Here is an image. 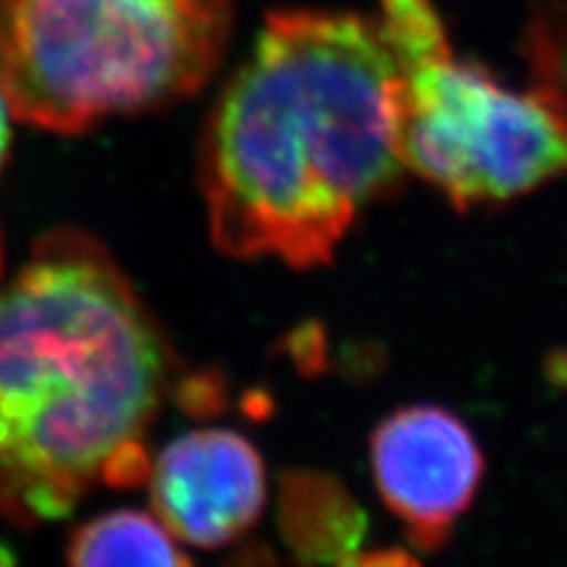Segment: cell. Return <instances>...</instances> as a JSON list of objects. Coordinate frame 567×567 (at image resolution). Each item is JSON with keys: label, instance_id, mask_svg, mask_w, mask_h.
<instances>
[{"label": "cell", "instance_id": "1", "mask_svg": "<svg viewBox=\"0 0 567 567\" xmlns=\"http://www.w3.org/2000/svg\"><path fill=\"white\" fill-rule=\"evenodd\" d=\"M402 60L379 22L270 12L208 116L199 183L223 254L298 270L333 260L360 210L393 192Z\"/></svg>", "mask_w": 567, "mask_h": 567}, {"label": "cell", "instance_id": "2", "mask_svg": "<svg viewBox=\"0 0 567 567\" xmlns=\"http://www.w3.org/2000/svg\"><path fill=\"white\" fill-rule=\"evenodd\" d=\"M171 350L128 277L79 229L45 235L0 284V518H64L140 485Z\"/></svg>", "mask_w": 567, "mask_h": 567}, {"label": "cell", "instance_id": "3", "mask_svg": "<svg viewBox=\"0 0 567 567\" xmlns=\"http://www.w3.org/2000/svg\"><path fill=\"white\" fill-rule=\"evenodd\" d=\"M233 0H0V93L27 126L76 135L202 91Z\"/></svg>", "mask_w": 567, "mask_h": 567}, {"label": "cell", "instance_id": "4", "mask_svg": "<svg viewBox=\"0 0 567 567\" xmlns=\"http://www.w3.org/2000/svg\"><path fill=\"white\" fill-rule=\"evenodd\" d=\"M529 39L537 81L525 91L450 48L402 66L395 154L456 208L518 199L567 173V24L537 17Z\"/></svg>", "mask_w": 567, "mask_h": 567}, {"label": "cell", "instance_id": "5", "mask_svg": "<svg viewBox=\"0 0 567 567\" xmlns=\"http://www.w3.org/2000/svg\"><path fill=\"white\" fill-rule=\"evenodd\" d=\"M371 468L383 504L410 542L435 551L471 508L485 458L458 416L435 404H412L379 423Z\"/></svg>", "mask_w": 567, "mask_h": 567}, {"label": "cell", "instance_id": "6", "mask_svg": "<svg viewBox=\"0 0 567 567\" xmlns=\"http://www.w3.org/2000/svg\"><path fill=\"white\" fill-rule=\"evenodd\" d=\"M150 477L156 518L177 542L197 548H218L244 535L268 494L258 450L225 429L173 440Z\"/></svg>", "mask_w": 567, "mask_h": 567}, {"label": "cell", "instance_id": "7", "mask_svg": "<svg viewBox=\"0 0 567 567\" xmlns=\"http://www.w3.org/2000/svg\"><path fill=\"white\" fill-rule=\"evenodd\" d=\"M362 508L329 475L291 473L281 487V532L298 558L358 563L364 539Z\"/></svg>", "mask_w": 567, "mask_h": 567}, {"label": "cell", "instance_id": "8", "mask_svg": "<svg viewBox=\"0 0 567 567\" xmlns=\"http://www.w3.org/2000/svg\"><path fill=\"white\" fill-rule=\"evenodd\" d=\"M71 565H187L166 525L137 511H114L81 525L66 544Z\"/></svg>", "mask_w": 567, "mask_h": 567}, {"label": "cell", "instance_id": "9", "mask_svg": "<svg viewBox=\"0 0 567 567\" xmlns=\"http://www.w3.org/2000/svg\"><path fill=\"white\" fill-rule=\"evenodd\" d=\"M10 106L0 93V168H3L6 154H8V142H10ZM0 262H3V241H0Z\"/></svg>", "mask_w": 567, "mask_h": 567}]
</instances>
